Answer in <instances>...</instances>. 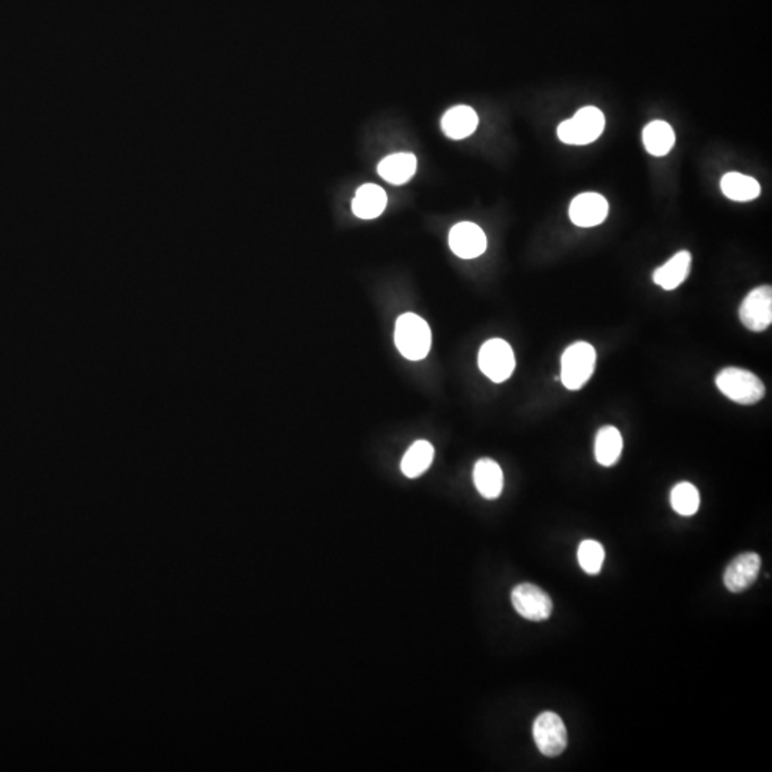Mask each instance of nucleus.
Segmentation results:
<instances>
[{"mask_svg": "<svg viewBox=\"0 0 772 772\" xmlns=\"http://www.w3.org/2000/svg\"><path fill=\"white\" fill-rule=\"evenodd\" d=\"M395 343L406 360H422L432 345L429 325L420 315L411 312L401 315L396 321Z\"/></svg>", "mask_w": 772, "mask_h": 772, "instance_id": "nucleus-1", "label": "nucleus"}, {"mask_svg": "<svg viewBox=\"0 0 772 772\" xmlns=\"http://www.w3.org/2000/svg\"><path fill=\"white\" fill-rule=\"evenodd\" d=\"M716 386L726 398L740 405H754L766 395V386L757 375L741 368H725L716 375Z\"/></svg>", "mask_w": 772, "mask_h": 772, "instance_id": "nucleus-2", "label": "nucleus"}, {"mask_svg": "<svg viewBox=\"0 0 772 772\" xmlns=\"http://www.w3.org/2000/svg\"><path fill=\"white\" fill-rule=\"evenodd\" d=\"M596 367V352L591 343H572L561 358V381L569 391H579L593 377Z\"/></svg>", "mask_w": 772, "mask_h": 772, "instance_id": "nucleus-3", "label": "nucleus"}, {"mask_svg": "<svg viewBox=\"0 0 772 772\" xmlns=\"http://www.w3.org/2000/svg\"><path fill=\"white\" fill-rule=\"evenodd\" d=\"M605 127V117L598 108L586 106L571 119L558 126V138L567 145H588L600 138Z\"/></svg>", "mask_w": 772, "mask_h": 772, "instance_id": "nucleus-4", "label": "nucleus"}, {"mask_svg": "<svg viewBox=\"0 0 772 772\" xmlns=\"http://www.w3.org/2000/svg\"><path fill=\"white\" fill-rule=\"evenodd\" d=\"M478 365L485 377L495 384L507 381L514 374L515 355L504 339H490L483 343L478 355Z\"/></svg>", "mask_w": 772, "mask_h": 772, "instance_id": "nucleus-5", "label": "nucleus"}, {"mask_svg": "<svg viewBox=\"0 0 772 772\" xmlns=\"http://www.w3.org/2000/svg\"><path fill=\"white\" fill-rule=\"evenodd\" d=\"M533 740L543 755H561L568 744L567 728L561 716L550 711L541 714L533 723Z\"/></svg>", "mask_w": 772, "mask_h": 772, "instance_id": "nucleus-6", "label": "nucleus"}, {"mask_svg": "<svg viewBox=\"0 0 772 772\" xmlns=\"http://www.w3.org/2000/svg\"><path fill=\"white\" fill-rule=\"evenodd\" d=\"M740 319L750 331L762 332L772 324V288L759 286L741 304Z\"/></svg>", "mask_w": 772, "mask_h": 772, "instance_id": "nucleus-7", "label": "nucleus"}, {"mask_svg": "<svg viewBox=\"0 0 772 772\" xmlns=\"http://www.w3.org/2000/svg\"><path fill=\"white\" fill-rule=\"evenodd\" d=\"M511 600L515 611L525 620L540 622L548 620L552 614V601L550 595L533 584L525 582L515 586Z\"/></svg>", "mask_w": 772, "mask_h": 772, "instance_id": "nucleus-8", "label": "nucleus"}, {"mask_svg": "<svg viewBox=\"0 0 772 772\" xmlns=\"http://www.w3.org/2000/svg\"><path fill=\"white\" fill-rule=\"evenodd\" d=\"M449 247L458 257L475 259L487 251V237L476 223H456L449 232Z\"/></svg>", "mask_w": 772, "mask_h": 772, "instance_id": "nucleus-9", "label": "nucleus"}, {"mask_svg": "<svg viewBox=\"0 0 772 772\" xmlns=\"http://www.w3.org/2000/svg\"><path fill=\"white\" fill-rule=\"evenodd\" d=\"M610 205L603 195L595 192L581 194L571 202L569 218L579 228H593L600 225L608 216Z\"/></svg>", "mask_w": 772, "mask_h": 772, "instance_id": "nucleus-10", "label": "nucleus"}, {"mask_svg": "<svg viewBox=\"0 0 772 772\" xmlns=\"http://www.w3.org/2000/svg\"><path fill=\"white\" fill-rule=\"evenodd\" d=\"M761 569V558L755 552H745L726 567L724 584L731 593H742L757 581Z\"/></svg>", "mask_w": 772, "mask_h": 772, "instance_id": "nucleus-11", "label": "nucleus"}, {"mask_svg": "<svg viewBox=\"0 0 772 772\" xmlns=\"http://www.w3.org/2000/svg\"><path fill=\"white\" fill-rule=\"evenodd\" d=\"M473 482L476 490L487 499H495L504 490V473L494 459L482 458L473 468Z\"/></svg>", "mask_w": 772, "mask_h": 772, "instance_id": "nucleus-12", "label": "nucleus"}, {"mask_svg": "<svg viewBox=\"0 0 772 772\" xmlns=\"http://www.w3.org/2000/svg\"><path fill=\"white\" fill-rule=\"evenodd\" d=\"M480 124L475 110L469 106H455L442 117V131L448 138L461 141L468 138L476 131Z\"/></svg>", "mask_w": 772, "mask_h": 772, "instance_id": "nucleus-13", "label": "nucleus"}, {"mask_svg": "<svg viewBox=\"0 0 772 772\" xmlns=\"http://www.w3.org/2000/svg\"><path fill=\"white\" fill-rule=\"evenodd\" d=\"M388 205V195L375 184L362 185L352 201V212L360 219H375Z\"/></svg>", "mask_w": 772, "mask_h": 772, "instance_id": "nucleus-14", "label": "nucleus"}, {"mask_svg": "<svg viewBox=\"0 0 772 772\" xmlns=\"http://www.w3.org/2000/svg\"><path fill=\"white\" fill-rule=\"evenodd\" d=\"M416 166H418V160L412 153H394L386 156L377 165V173L389 184L403 185L412 179Z\"/></svg>", "mask_w": 772, "mask_h": 772, "instance_id": "nucleus-15", "label": "nucleus"}, {"mask_svg": "<svg viewBox=\"0 0 772 772\" xmlns=\"http://www.w3.org/2000/svg\"><path fill=\"white\" fill-rule=\"evenodd\" d=\"M691 269V254L688 251L673 255L667 264L654 272V282L663 290L673 291L684 282Z\"/></svg>", "mask_w": 772, "mask_h": 772, "instance_id": "nucleus-16", "label": "nucleus"}, {"mask_svg": "<svg viewBox=\"0 0 772 772\" xmlns=\"http://www.w3.org/2000/svg\"><path fill=\"white\" fill-rule=\"evenodd\" d=\"M721 191L726 198L735 202H750L759 198L761 186L759 180L742 173H726L721 179Z\"/></svg>", "mask_w": 772, "mask_h": 772, "instance_id": "nucleus-17", "label": "nucleus"}, {"mask_svg": "<svg viewBox=\"0 0 772 772\" xmlns=\"http://www.w3.org/2000/svg\"><path fill=\"white\" fill-rule=\"evenodd\" d=\"M646 151L654 156L667 155L675 143V132L667 122L654 120L646 125L642 134Z\"/></svg>", "mask_w": 772, "mask_h": 772, "instance_id": "nucleus-18", "label": "nucleus"}, {"mask_svg": "<svg viewBox=\"0 0 772 772\" xmlns=\"http://www.w3.org/2000/svg\"><path fill=\"white\" fill-rule=\"evenodd\" d=\"M622 452V437L614 427H603L595 438L596 463L603 466H612L620 461Z\"/></svg>", "mask_w": 772, "mask_h": 772, "instance_id": "nucleus-19", "label": "nucleus"}, {"mask_svg": "<svg viewBox=\"0 0 772 772\" xmlns=\"http://www.w3.org/2000/svg\"><path fill=\"white\" fill-rule=\"evenodd\" d=\"M435 449L428 441H416L403 455L401 469L408 478H418L427 473L434 461Z\"/></svg>", "mask_w": 772, "mask_h": 772, "instance_id": "nucleus-20", "label": "nucleus"}, {"mask_svg": "<svg viewBox=\"0 0 772 772\" xmlns=\"http://www.w3.org/2000/svg\"><path fill=\"white\" fill-rule=\"evenodd\" d=\"M699 492L697 488L690 482H681L673 487L671 492V505L673 511L682 516H692L699 509Z\"/></svg>", "mask_w": 772, "mask_h": 772, "instance_id": "nucleus-21", "label": "nucleus"}, {"mask_svg": "<svg viewBox=\"0 0 772 772\" xmlns=\"http://www.w3.org/2000/svg\"><path fill=\"white\" fill-rule=\"evenodd\" d=\"M603 559H605V551L600 542L594 540L582 541L578 548V562L586 574H600Z\"/></svg>", "mask_w": 772, "mask_h": 772, "instance_id": "nucleus-22", "label": "nucleus"}]
</instances>
